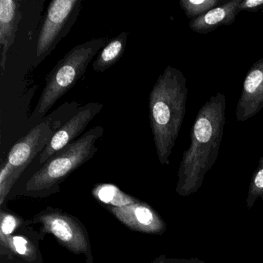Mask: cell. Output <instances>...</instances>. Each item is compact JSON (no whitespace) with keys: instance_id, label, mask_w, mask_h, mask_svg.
Segmentation results:
<instances>
[{"instance_id":"5","label":"cell","mask_w":263,"mask_h":263,"mask_svg":"<svg viewBox=\"0 0 263 263\" xmlns=\"http://www.w3.org/2000/svg\"><path fill=\"white\" fill-rule=\"evenodd\" d=\"M29 222L40 224V238H44L50 234L67 250L84 255L87 263H93L88 232L77 217L49 206L36 214Z\"/></svg>"},{"instance_id":"1","label":"cell","mask_w":263,"mask_h":263,"mask_svg":"<svg viewBox=\"0 0 263 263\" xmlns=\"http://www.w3.org/2000/svg\"><path fill=\"white\" fill-rule=\"evenodd\" d=\"M186 83L181 70L167 66L149 95V121L161 164H168L169 156L182 127L189 92Z\"/></svg>"},{"instance_id":"17","label":"cell","mask_w":263,"mask_h":263,"mask_svg":"<svg viewBox=\"0 0 263 263\" xmlns=\"http://www.w3.org/2000/svg\"><path fill=\"white\" fill-rule=\"evenodd\" d=\"M263 9V0H241L238 10L241 11L257 13Z\"/></svg>"},{"instance_id":"13","label":"cell","mask_w":263,"mask_h":263,"mask_svg":"<svg viewBox=\"0 0 263 263\" xmlns=\"http://www.w3.org/2000/svg\"><path fill=\"white\" fill-rule=\"evenodd\" d=\"M127 32H121L116 37L112 38L100 50L93 63V69L98 73H103L116 64L124 56L127 45Z\"/></svg>"},{"instance_id":"15","label":"cell","mask_w":263,"mask_h":263,"mask_svg":"<svg viewBox=\"0 0 263 263\" xmlns=\"http://www.w3.org/2000/svg\"><path fill=\"white\" fill-rule=\"evenodd\" d=\"M226 2L224 0H180L179 4L187 19L192 21Z\"/></svg>"},{"instance_id":"14","label":"cell","mask_w":263,"mask_h":263,"mask_svg":"<svg viewBox=\"0 0 263 263\" xmlns=\"http://www.w3.org/2000/svg\"><path fill=\"white\" fill-rule=\"evenodd\" d=\"M92 195L98 201L104 204V207H124L140 201L122 192L115 184L106 183L97 184L92 190Z\"/></svg>"},{"instance_id":"4","label":"cell","mask_w":263,"mask_h":263,"mask_svg":"<svg viewBox=\"0 0 263 263\" xmlns=\"http://www.w3.org/2000/svg\"><path fill=\"white\" fill-rule=\"evenodd\" d=\"M58 130L50 123H40L11 147L0 171V205L4 204L21 175L37 155L44 152Z\"/></svg>"},{"instance_id":"8","label":"cell","mask_w":263,"mask_h":263,"mask_svg":"<svg viewBox=\"0 0 263 263\" xmlns=\"http://www.w3.org/2000/svg\"><path fill=\"white\" fill-rule=\"evenodd\" d=\"M263 108V58L249 69L243 81L241 96L235 110L241 122L255 116Z\"/></svg>"},{"instance_id":"11","label":"cell","mask_w":263,"mask_h":263,"mask_svg":"<svg viewBox=\"0 0 263 263\" xmlns=\"http://www.w3.org/2000/svg\"><path fill=\"white\" fill-rule=\"evenodd\" d=\"M240 2L241 0L226 1L205 14L189 21V28L195 33L207 34L221 26L232 25L240 13Z\"/></svg>"},{"instance_id":"2","label":"cell","mask_w":263,"mask_h":263,"mask_svg":"<svg viewBox=\"0 0 263 263\" xmlns=\"http://www.w3.org/2000/svg\"><path fill=\"white\" fill-rule=\"evenodd\" d=\"M104 132L101 126H96L57 152L27 181L24 195L39 198L59 192L60 184L96 155L97 141Z\"/></svg>"},{"instance_id":"10","label":"cell","mask_w":263,"mask_h":263,"mask_svg":"<svg viewBox=\"0 0 263 263\" xmlns=\"http://www.w3.org/2000/svg\"><path fill=\"white\" fill-rule=\"evenodd\" d=\"M22 19L21 3L16 0L0 1V66L4 73L7 65V53L14 44L16 32Z\"/></svg>"},{"instance_id":"12","label":"cell","mask_w":263,"mask_h":263,"mask_svg":"<svg viewBox=\"0 0 263 263\" xmlns=\"http://www.w3.org/2000/svg\"><path fill=\"white\" fill-rule=\"evenodd\" d=\"M0 245L9 253L28 263H43L39 248L29 237L23 235H0Z\"/></svg>"},{"instance_id":"16","label":"cell","mask_w":263,"mask_h":263,"mask_svg":"<svg viewBox=\"0 0 263 263\" xmlns=\"http://www.w3.org/2000/svg\"><path fill=\"white\" fill-rule=\"evenodd\" d=\"M24 218L13 212L0 211V235H14L15 232L24 224Z\"/></svg>"},{"instance_id":"9","label":"cell","mask_w":263,"mask_h":263,"mask_svg":"<svg viewBox=\"0 0 263 263\" xmlns=\"http://www.w3.org/2000/svg\"><path fill=\"white\" fill-rule=\"evenodd\" d=\"M118 221L132 230L143 233H158L162 224L152 207L139 201L121 208L105 207Z\"/></svg>"},{"instance_id":"6","label":"cell","mask_w":263,"mask_h":263,"mask_svg":"<svg viewBox=\"0 0 263 263\" xmlns=\"http://www.w3.org/2000/svg\"><path fill=\"white\" fill-rule=\"evenodd\" d=\"M82 0H54L49 4L36 41V64L45 59L70 33L82 8Z\"/></svg>"},{"instance_id":"3","label":"cell","mask_w":263,"mask_h":263,"mask_svg":"<svg viewBox=\"0 0 263 263\" xmlns=\"http://www.w3.org/2000/svg\"><path fill=\"white\" fill-rule=\"evenodd\" d=\"M106 38H96L72 48L57 64L46 78V84L32 115V120L41 119L77 82L84 76L95 56L107 44Z\"/></svg>"},{"instance_id":"7","label":"cell","mask_w":263,"mask_h":263,"mask_svg":"<svg viewBox=\"0 0 263 263\" xmlns=\"http://www.w3.org/2000/svg\"><path fill=\"white\" fill-rule=\"evenodd\" d=\"M104 108V105L98 102H91L81 107L75 115L63 124L52 137L48 145L40 155L39 164H44L57 152L78 139L89 123Z\"/></svg>"}]
</instances>
